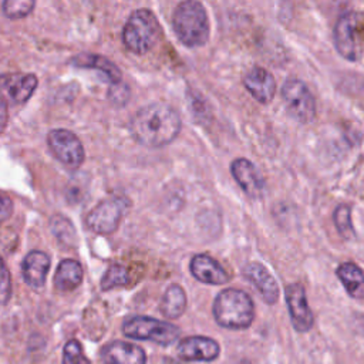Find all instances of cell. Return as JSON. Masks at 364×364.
Here are the masks:
<instances>
[{"label":"cell","mask_w":364,"mask_h":364,"mask_svg":"<svg viewBox=\"0 0 364 364\" xmlns=\"http://www.w3.org/2000/svg\"><path fill=\"white\" fill-rule=\"evenodd\" d=\"M129 131L138 144L148 148H161L178 136L181 118L168 104L152 102L132 115Z\"/></svg>","instance_id":"1"},{"label":"cell","mask_w":364,"mask_h":364,"mask_svg":"<svg viewBox=\"0 0 364 364\" xmlns=\"http://www.w3.org/2000/svg\"><path fill=\"white\" fill-rule=\"evenodd\" d=\"M172 27L178 40L186 47H202L209 38V18L202 3L186 0L176 6Z\"/></svg>","instance_id":"2"},{"label":"cell","mask_w":364,"mask_h":364,"mask_svg":"<svg viewBox=\"0 0 364 364\" xmlns=\"http://www.w3.org/2000/svg\"><path fill=\"white\" fill-rule=\"evenodd\" d=\"M213 317L220 327L230 330L247 328L255 317L253 300L243 290L225 289L213 301Z\"/></svg>","instance_id":"3"},{"label":"cell","mask_w":364,"mask_h":364,"mask_svg":"<svg viewBox=\"0 0 364 364\" xmlns=\"http://www.w3.org/2000/svg\"><path fill=\"white\" fill-rule=\"evenodd\" d=\"M161 36L155 14L148 9L134 10L122 28V43L134 54L148 53Z\"/></svg>","instance_id":"4"},{"label":"cell","mask_w":364,"mask_h":364,"mask_svg":"<svg viewBox=\"0 0 364 364\" xmlns=\"http://www.w3.org/2000/svg\"><path fill=\"white\" fill-rule=\"evenodd\" d=\"M122 333L129 338L148 340L161 346H169L181 336V330L176 326L146 316H134L125 320Z\"/></svg>","instance_id":"5"},{"label":"cell","mask_w":364,"mask_h":364,"mask_svg":"<svg viewBox=\"0 0 364 364\" xmlns=\"http://www.w3.org/2000/svg\"><path fill=\"white\" fill-rule=\"evenodd\" d=\"M334 44L337 51L348 61H357L364 50L360 17L348 10L340 14L334 26Z\"/></svg>","instance_id":"6"},{"label":"cell","mask_w":364,"mask_h":364,"mask_svg":"<svg viewBox=\"0 0 364 364\" xmlns=\"http://www.w3.org/2000/svg\"><path fill=\"white\" fill-rule=\"evenodd\" d=\"M282 97L287 112L299 122H310L316 117V102L307 85L297 78L287 80L282 87Z\"/></svg>","instance_id":"7"},{"label":"cell","mask_w":364,"mask_h":364,"mask_svg":"<svg viewBox=\"0 0 364 364\" xmlns=\"http://www.w3.org/2000/svg\"><path fill=\"white\" fill-rule=\"evenodd\" d=\"M51 154L67 168L77 169L84 161V148L78 136L68 129H51L47 135Z\"/></svg>","instance_id":"8"},{"label":"cell","mask_w":364,"mask_h":364,"mask_svg":"<svg viewBox=\"0 0 364 364\" xmlns=\"http://www.w3.org/2000/svg\"><path fill=\"white\" fill-rule=\"evenodd\" d=\"M125 210V200L109 198L100 202L88 215L87 225L91 230L100 235H109L117 230Z\"/></svg>","instance_id":"9"},{"label":"cell","mask_w":364,"mask_h":364,"mask_svg":"<svg viewBox=\"0 0 364 364\" xmlns=\"http://www.w3.org/2000/svg\"><path fill=\"white\" fill-rule=\"evenodd\" d=\"M284 297L293 327L300 333L309 331L313 327L314 318L306 299L304 287L299 283H291L284 289Z\"/></svg>","instance_id":"10"},{"label":"cell","mask_w":364,"mask_h":364,"mask_svg":"<svg viewBox=\"0 0 364 364\" xmlns=\"http://www.w3.org/2000/svg\"><path fill=\"white\" fill-rule=\"evenodd\" d=\"M230 172L237 185L250 198H260L264 189V179L259 169L246 158H237L230 164Z\"/></svg>","instance_id":"11"},{"label":"cell","mask_w":364,"mask_h":364,"mask_svg":"<svg viewBox=\"0 0 364 364\" xmlns=\"http://www.w3.org/2000/svg\"><path fill=\"white\" fill-rule=\"evenodd\" d=\"M176 351L186 361H213L219 355L220 348L213 338L192 336L182 338Z\"/></svg>","instance_id":"12"},{"label":"cell","mask_w":364,"mask_h":364,"mask_svg":"<svg viewBox=\"0 0 364 364\" xmlns=\"http://www.w3.org/2000/svg\"><path fill=\"white\" fill-rule=\"evenodd\" d=\"M243 84L252 97L262 104L270 102L274 97L276 81L273 75L263 67L256 65L250 68L243 78Z\"/></svg>","instance_id":"13"},{"label":"cell","mask_w":364,"mask_h":364,"mask_svg":"<svg viewBox=\"0 0 364 364\" xmlns=\"http://www.w3.org/2000/svg\"><path fill=\"white\" fill-rule=\"evenodd\" d=\"M101 358L105 364H145V351L131 343L112 341L102 347Z\"/></svg>","instance_id":"14"},{"label":"cell","mask_w":364,"mask_h":364,"mask_svg":"<svg viewBox=\"0 0 364 364\" xmlns=\"http://www.w3.org/2000/svg\"><path fill=\"white\" fill-rule=\"evenodd\" d=\"M189 269L195 279L206 284H225L230 279V276L220 266L219 262L202 253L192 257Z\"/></svg>","instance_id":"15"},{"label":"cell","mask_w":364,"mask_h":364,"mask_svg":"<svg viewBox=\"0 0 364 364\" xmlns=\"http://www.w3.org/2000/svg\"><path fill=\"white\" fill-rule=\"evenodd\" d=\"M243 274L249 282L255 284V287L259 290V293L262 294L263 300L267 304H274L279 299L277 282L263 264L257 262H252L246 264V267L243 269Z\"/></svg>","instance_id":"16"},{"label":"cell","mask_w":364,"mask_h":364,"mask_svg":"<svg viewBox=\"0 0 364 364\" xmlns=\"http://www.w3.org/2000/svg\"><path fill=\"white\" fill-rule=\"evenodd\" d=\"M48 269L50 257L41 250L28 252L21 263L23 279L33 289H40L44 286Z\"/></svg>","instance_id":"17"},{"label":"cell","mask_w":364,"mask_h":364,"mask_svg":"<svg viewBox=\"0 0 364 364\" xmlns=\"http://www.w3.org/2000/svg\"><path fill=\"white\" fill-rule=\"evenodd\" d=\"M71 65L78 67V68H88V70H98L102 71L105 74V77L112 82V84H118L121 82V70L117 67L115 63H112L111 60H108L104 55H98V54H88V53H82V54H77L71 58L70 61Z\"/></svg>","instance_id":"18"},{"label":"cell","mask_w":364,"mask_h":364,"mask_svg":"<svg viewBox=\"0 0 364 364\" xmlns=\"http://www.w3.org/2000/svg\"><path fill=\"white\" fill-rule=\"evenodd\" d=\"M37 87V77L33 74H13L3 77V90L14 104L27 101Z\"/></svg>","instance_id":"19"},{"label":"cell","mask_w":364,"mask_h":364,"mask_svg":"<svg viewBox=\"0 0 364 364\" xmlns=\"http://www.w3.org/2000/svg\"><path fill=\"white\" fill-rule=\"evenodd\" d=\"M337 276L347 293L354 299H364V270L351 262L337 267Z\"/></svg>","instance_id":"20"},{"label":"cell","mask_w":364,"mask_h":364,"mask_svg":"<svg viewBox=\"0 0 364 364\" xmlns=\"http://www.w3.org/2000/svg\"><path fill=\"white\" fill-rule=\"evenodd\" d=\"M81 282H82L81 264L73 259L61 260L54 276L55 287L61 291H68L75 289Z\"/></svg>","instance_id":"21"},{"label":"cell","mask_w":364,"mask_h":364,"mask_svg":"<svg viewBox=\"0 0 364 364\" xmlns=\"http://www.w3.org/2000/svg\"><path fill=\"white\" fill-rule=\"evenodd\" d=\"M186 309V294L179 284H171L161 301V311L168 318H178Z\"/></svg>","instance_id":"22"},{"label":"cell","mask_w":364,"mask_h":364,"mask_svg":"<svg viewBox=\"0 0 364 364\" xmlns=\"http://www.w3.org/2000/svg\"><path fill=\"white\" fill-rule=\"evenodd\" d=\"M334 223L338 233L344 239H353L355 236L353 222H351V210L347 205H338L334 210Z\"/></svg>","instance_id":"23"},{"label":"cell","mask_w":364,"mask_h":364,"mask_svg":"<svg viewBox=\"0 0 364 364\" xmlns=\"http://www.w3.org/2000/svg\"><path fill=\"white\" fill-rule=\"evenodd\" d=\"M128 282H129L128 270L121 264H112L108 267L104 277L101 279V289L109 290L117 286H124Z\"/></svg>","instance_id":"24"},{"label":"cell","mask_w":364,"mask_h":364,"mask_svg":"<svg viewBox=\"0 0 364 364\" xmlns=\"http://www.w3.org/2000/svg\"><path fill=\"white\" fill-rule=\"evenodd\" d=\"M63 364H91V361L87 358L82 346L77 340H70L63 350Z\"/></svg>","instance_id":"25"},{"label":"cell","mask_w":364,"mask_h":364,"mask_svg":"<svg viewBox=\"0 0 364 364\" xmlns=\"http://www.w3.org/2000/svg\"><path fill=\"white\" fill-rule=\"evenodd\" d=\"M36 6L33 0H4L3 1V13L9 18H20L27 16Z\"/></svg>","instance_id":"26"},{"label":"cell","mask_w":364,"mask_h":364,"mask_svg":"<svg viewBox=\"0 0 364 364\" xmlns=\"http://www.w3.org/2000/svg\"><path fill=\"white\" fill-rule=\"evenodd\" d=\"M108 95L114 104H125L129 97V88H128V85L118 82L109 88Z\"/></svg>","instance_id":"27"},{"label":"cell","mask_w":364,"mask_h":364,"mask_svg":"<svg viewBox=\"0 0 364 364\" xmlns=\"http://www.w3.org/2000/svg\"><path fill=\"white\" fill-rule=\"evenodd\" d=\"M10 296H11V280H10L9 270L3 262L1 263V303L6 304Z\"/></svg>","instance_id":"28"},{"label":"cell","mask_w":364,"mask_h":364,"mask_svg":"<svg viewBox=\"0 0 364 364\" xmlns=\"http://www.w3.org/2000/svg\"><path fill=\"white\" fill-rule=\"evenodd\" d=\"M13 210V206H11V200L7 198L6 193L1 195V218L3 219H7L9 215L11 213Z\"/></svg>","instance_id":"29"},{"label":"cell","mask_w":364,"mask_h":364,"mask_svg":"<svg viewBox=\"0 0 364 364\" xmlns=\"http://www.w3.org/2000/svg\"><path fill=\"white\" fill-rule=\"evenodd\" d=\"M1 107H3V109H1V115H3V121H1V125L4 127V124H6V101H4V100L1 101Z\"/></svg>","instance_id":"30"},{"label":"cell","mask_w":364,"mask_h":364,"mask_svg":"<svg viewBox=\"0 0 364 364\" xmlns=\"http://www.w3.org/2000/svg\"><path fill=\"white\" fill-rule=\"evenodd\" d=\"M237 364H250V363H249V361H246V360H242V361H239Z\"/></svg>","instance_id":"31"}]
</instances>
